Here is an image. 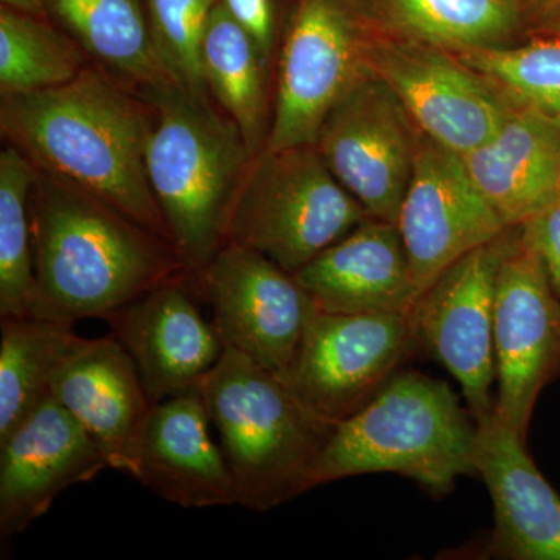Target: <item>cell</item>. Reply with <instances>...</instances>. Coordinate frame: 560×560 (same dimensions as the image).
I'll return each instance as SVG.
<instances>
[{
    "instance_id": "1",
    "label": "cell",
    "mask_w": 560,
    "mask_h": 560,
    "mask_svg": "<svg viewBox=\"0 0 560 560\" xmlns=\"http://www.w3.org/2000/svg\"><path fill=\"white\" fill-rule=\"evenodd\" d=\"M153 117L138 92L94 65L65 86L2 95L0 105L3 139L38 171L101 198L171 242L147 175Z\"/></svg>"
},
{
    "instance_id": "2",
    "label": "cell",
    "mask_w": 560,
    "mask_h": 560,
    "mask_svg": "<svg viewBox=\"0 0 560 560\" xmlns=\"http://www.w3.org/2000/svg\"><path fill=\"white\" fill-rule=\"evenodd\" d=\"M31 316L105 319L184 270L171 242L101 198L36 168L31 194Z\"/></svg>"
},
{
    "instance_id": "3",
    "label": "cell",
    "mask_w": 560,
    "mask_h": 560,
    "mask_svg": "<svg viewBox=\"0 0 560 560\" xmlns=\"http://www.w3.org/2000/svg\"><path fill=\"white\" fill-rule=\"evenodd\" d=\"M153 108L147 175L184 270H200L230 241L238 190L254 154L237 124L175 81L139 92Z\"/></svg>"
},
{
    "instance_id": "4",
    "label": "cell",
    "mask_w": 560,
    "mask_h": 560,
    "mask_svg": "<svg viewBox=\"0 0 560 560\" xmlns=\"http://www.w3.org/2000/svg\"><path fill=\"white\" fill-rule=\"evenodd\" d=\"M478 423L448 383L397 371L355 415L335 427L302 482V493L368 474H397L447 493L477 474Z\"/></svg>"
},
{
    "instance_id": "5",
    "label": "cell",
    "mask_w": 560,
    "mask_h": 560,
    "mask_svg": "<svg viewBox=\"0 0 560 560\" xmlns=\"http://www.w3.org/2000/svg\"><path fill=\"white\" fill-rule=\"evenodd\" d=\"M200 389L237 504L265 512L301 495L305 474L337 423L302 404L278 374L231 348Z\"/></svg>"
},
{
    "instance_id": "6",
    "label": "cell",
    "mask_w": 560,
    "mask_h": 560,
    "mask_svg": "<svg viewBox=\"0 0 560 560\" xmlns=\"http://www.w3.org/2000/svg\"><path fill=\"white\" fill-rule=\"evenodd\" d=\"M370 213L327 167L318 147L261 150L243 179L230 241L296 272Z\"/></svg>"
},
{
    "instance_id": "7",
    "label": "cell",
    "mask_w": 560,
    "mask_h": 560,
    "mask_svg": "<svg viewBox=\"0 0 560 560\" xmlns=\"http://www.w3.org/2000/svg\"><path fill=\"white\" fill-rule=\"evenodd\" d=\"M415 346L411 315L318 308L279 377L313 412L340 423L386 385Z\"/></svg>"
},
{
    "instance_id": "8",
    "label": "cell",
    "mask_w": 560,
    "mask_h": 560,
    "mask_svg": "<svg viewBox=\"0 0 560 560\" xmlns=\"http://www.w3.org/2000/svg\"><path fill=\"white\" fill-rule=\"evenodd\" d=\"M191 275L224 348L282 375L318 311L293 272L259 250L228 242Z\"/></svg>"
},
{
    "instance_id": "9",
    "label": "cell",
    "mask_w": 560,
    "mask_h": 560,
    "mask_svg": "<svg viewBox=\"0 0 560 560\" xmlns=\"http://www.w3.org/2000/svg\"><path fill=\"white\" fill-rule=\"evenodd\" d=\"M493 411L528 441L534 407L560 375V300L537 250L515 228L497 278Z\"/></svg>"
},
{
    "instance_id": "10",
    "label": "cell",
    "mask_w": 560,
    "mask_h": 560,
    "mask_svg": "<svg viewBox=\"0 0 560 560\" xmlns=\"http://www.w3.org/2000/svg\"><path fill=\"white\" fill-rule=\"evenodd\" d=\"M515 228L455 261L420 294L411 313L418 346L459 383L477 423L485 422L495 408L497 278Z\"/></svg>"
},
{
    "instance_id": "11",
    "label": "cell",
    "mask_w": 560,
    "mask_h": 560,
    "mask_svg": "<svg viewBox=\"0 0 560 560\" xmlns=\"http://www.w3.org/2000/svg\"><path fill=\"white\" fill-rule=\"evenodd\" d=\"M388 84L364 73L331 108L315 145L372 219L396 223L415 172L419 138Z\"/></svg>"
},
{
    "instance_id": "12",
    "label": "cell",
    "mask_w": 560,
    "mask_h": 560,
    "mask_svg": "<svg viewBox=\"0 0 560 560\" xmlns=\"http://www.w3.org/2000/svg\"><path fill=\"white\" fill-rule=\"evenodd\" d=\"M364 61L366 50L340 0H301L280 54L264 150L315 145L331 108L366 73Z\"/></svg>"
},
{
    "instance_id": "13",
    "label": "cell",
    "mask_w": 560,
    "mask_h": 560,
    "mask_svg": "<svg viewBox=\"0 0 560 560\" xmlns=\"http://www.w3.org/2000/svg\"><path fill=\"white\" fill-rule=\"evenodd\" d=\"M397 228L418 300L460 257L510 230L470 178L463 156L425 135Z\"/></svg>"
},
{
    "instance_id": "14",
    "label": "cell",
    "mask_w": 560,
    "mask_h": 560,
    "mask_svg": "<svg viewBox=\"0 0 560 560\" xmlns=\"http://www.w3.org/2000/svg\"><path fill=\"white\" fill-rule=\"evenodd\" d=\"M366 61L422 135L459 156L489 142L514 113L481 73L433 44H389L366 51Z\"/></svg>"
},
{
    "instance_id": "15",
    "label": "cell",
    "mask_w": 560,
    "mask_h": 560,
    "mask_svg": "<svg viewBox=\"0 0 560 560\" xmlns=\"http://www.w3.org/2000/svg\"><path fill=\"white\" fill-rule=\"evenodd\" d=\"M198 298L194 275L180 271L103 319L135 360L151 405L198 388L223 355Z\"/></svg>"
},
{
    "instance_id": "16",
    "label": "cell",
    "mask_w": 560,
    "mask_h": 560,
    "mask_svg": "<svg viewBox=\"0 0 560 560\" xmlns=\"http://www.w3.org/2000/svg\"><path fill=\"white\" fill-rule=\"evenodd\" d=\"M109 467L90 433L47 397L0 438V536H20L49 512L60 493Z\"/></svg>"
},
{
    "instance_id": "17",
    "label": "cell",
    "mask_w": 560,
    "mask_h": 560,
    "mask_svg": "<svg viewBox=\"0 0 560 560\" xmlns=\"http://www.w3.org/2000/svg\"><path fill=\"white\" fill-rule=\"evenodd\" d=\"M209 423L200 386L151 405L132 478L186 510L237 504L230 467L210 436Z\"/></svg>"
},
{
    "instance_id": "18",
    "label": "cell",
    "mask_w": 560,
    "mask_h": 560,
    "mask_svg": "<svg viewBox=\"0 0 560 560\" xmlns=\"http://www.w3.org/2000/svg\"><path fill=\"white\" fill-rule=\"evenodd\" d=\"M495 411L478 423L475 469L493 503L492 558L560 560V495Z\"/></svg>"
},
{
    "instance_id": "19",
    "label": "cell",
    "mask_w": 560,
    "mask_h": 560,
    "mask_svg": "<svg viewBox=\"0 0 560 560\" xmlns=\"http://www.w3.org/2000/svg\"><path fill=\"white\" fill-rule=\"evenodd\" d=\"M50 394L97 442L110 469L132 477L136 447L151 401L124 345L113 334L95 340L83 338L62 361Z\"/></svg>"
},
{
    "instance_id": "20",
    "label": "cell",
    "mask_w": 560,
    "mask_h": 560,
    "mask_svg": "<svg viewBox=\"0 0 560 560\" xmlns=\"http://www.w3.org/2000/svg\"><path fill=\"white\" fill-rule=\"evenodd\" d=\"M293 275L327 313L411 315L418 301L399 228L372 217Z\"/></svg>"
},
{
    "instance_id": "21",
    "label": "cell",
    "mask_w": 560,
    "mask_h": 560,
    "mask_svg": "<svg viewBox=\"0 0 560 560\" xmlns=\"http://www.w3.org/2000/svg\"><path fill=\"white\" fill-rule=\"evenodd\" d=\"M463 161L501 220L522 226L560 197V121L526 106L514 109L503 128Z\"/></svg>"
},
{
    "instance_id": "22",
    "label": "cell",
    "mask_w": 560,
    "mask_h": 560,
    "mask_svg": "<svg viewBox=\"0 0 560 560\" xmlns=\"http://www.w3.org/2000/svg\"><path fill=\"white\" fill-rule=\"evenodd\" d=\"M49 20L110 79L139 92L171 80L154 50L145 0H46Z\"/></svg>"
},
{
    "instance_id": "23",
    "label": "cell",
    "mask_w": 560,
    "mask_h": 560,
    "mask_svg": "<svg viewBox=\"0 0 560 560\" xmlns=\"http://www.w3.org/2000/svg\"><path fill=\"white\" fill-rule=\"evenodd\" d=\"M202 75L210 97L237 124L256 156L267 143V61L254 39L219 2L210 14L201 46Z\"/></svg>"
},
{
    "instance_id": "24",
    "label": "cell",
    "mask_w": 560,
    "mask_h": 560,
    "mask_svg": "<svg viewBox=\"0 0 560 560\" xmlns=\"http://www.w3.org/2000/svg\"><path fill=\"white\" fill-rule=\"evenodd\" d=\"M81 340L73 324L0 318V438L50 396L55 374Z\"/></svg>"
},
{
    "instance_id": "25",
    "label": "cell",
    "mask_w": 560,
    "mask_h": 560,
    "mask_svg": "<svg viewBox=\"0 0 560 560\" xmlns=\"http://www.w3.org/2000/svg\"><path fill=\"white\" fill-rule=\"evenodd\" d=\"M86 66V54L54 22L0 7V94L55 90Z\"/></svg>"
},
{
    "instance_id": "26",
    "label": "cell",
    "mask_w": 560,
    "mask_h": 560,
    "mask_svg": "<svg viewBox=\"0 0 560 560\" xmlns=\"http://www.w3.org/2000/svg\"><path fill=\"white\" fill-rule=\"evenodd\" d=\"M36 167L20 150L0 153V318H28L33 287L31 194Z\"/></svg>"
},
{
    "instance_id": "27",
    "label": "cell",
    "mask_w": 560,
    "mask_h": 560,
    "mask_svg": "<svg viewBox=\"0 0 560 560\" xmlns=\"http://www.w3.org/2000/svg\"><path fill=\"white\" fill-rule=\"evenodd\" d=\"M408 31L433 46L485 49L514 27L508 0H388Z\"/></svg>"
},
{
    "instance_id": "28",
    "label": "cell",
    "mask_w": 560,
    "mask_h": 560,
    "mask_svg": "<svg viewBox=\"0 0 560 560\" xmlns=\"http://www.w3.org/2000/svg\"><path fill=\"white\" fill-rule=\"evenodd\" d=\"M459 60L526 108L560 121V40H536L515 49L464 50Z\"/></svg>"
},
{
    "instance_id": "29",
    "label": "cell",
    "mask_w": 560,
    "mask_h": 560,
    "mask_svg": "<svg viewBox=\"0 0 560 560\" xmlns=\"http://www.w3.org/2000/svg\"><path fill=\"white\" fill-rule=\"evenodd\" d=\"M220 0H145L154 50L168 79L184 90L210 95L202 75L201 46Z\"/></svg>"
},
{
    "instance_id": "30",
    "label": "cell",
    "mask_w": 560,
    "mask_h": 560,
    "mask_svg": "<svg viewBox=\"0 0 560 560\" xmlns=\"http://www.w3.org/2000/svg\"><path fill=\"white\" fill-rule=\"evenodd\" d=\"M521 228L523 237L544 261L548 279L560 300V197Z\"/></svg>"
},
{
    "instance_id": "31",
    "label": "cell",
    "mask_w": 560,
    "mask_h": 560,
    "mask_svg": "<svg viewBox=\"0 0 560 560\" xmlns=\"http://www.w3.org/2000/svg\"><path fill=\"white\" fill-rule=\"evenodd\" d=\"M232 20L248 33L259 47L265 61L271 57L275 44V14L271 0H220Z\"/></svg>"
},
{
    "instance_id": "32",
    "label": "cell",
    "mask_w": 560,
    "mask_h": 560,
    "mask_svg": "<svg viewBox=\"0 0 560 560\" xmlns=\"http://www.w3.org/2000/svg\"><path fill=\"white\" fill-rule=\"evenodd\" d=\"M0 2H2V7L18 11V13L50 21L49 14H47L46 0H0Z\"/></svg>"
},
{
    "instance_id": "33",
    "label": "cell",
    "mask_w": 560,
    "mask_h": 560,
    "mask_svg": "<svg viewBox=\"0 0 560 560\" xmlns=\"http://www.w3.org/2000/svg\"><path fill=\"white\" fill-rule=\"evenodd\" d=\"M558 28H559V32H560V21H559V25H558Z\"/></svg>"
}]
</instances>
